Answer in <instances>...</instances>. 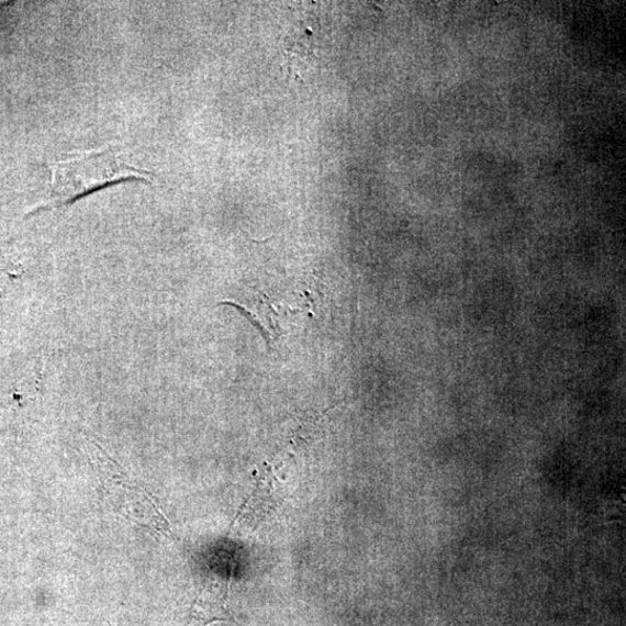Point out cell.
Masks as SVG:
<instances>
[{
  "label": "cell",
  "mask_w": 626,
  "mask_h": 626,
  "mask_svg": "<svg viewBox=\"0 0 626 626\" xmlns=\"http://www.w3.org/2000/svg\"><path fill=\"white\" fill-rule=\"evenodd\" d=\"M127 179H149V175L111 150L92 152L53 166L51 206L66 205L99 188Z\"/></svg>",
  "instance_id": "cell-1"
},
{
  "label": "cell",
  "mask_w": 626,
  "mask_h": 626,
  "mask_svg": "<svg viewBox=\"0 0 626 626\" xmlns=\"http://www.w3.org/2000/svg\"><path fill=\"white\" fill-rule=\"evenodd\" d=\"M101 485L118 511L137 525L175 539L169 521L153 498L113 462L99 463Z\"/></svg>",
  "instance_id": "cell-2"
},
{
  "label": "cell",
  "mask_w": 626,
  "mask_h": 626,
  "mask_svg": "<svg viewBox=\"0 0 626 626\" xmlns=\"http://www.w3.org/2000/svg\"><path fill=\"white\" fill-rule=\"evenodd\" d=\"M215 622L239 625L228 608V584L209 580L198 594L186 626H208Z\"/></svg>",
  "instance_id": "cell-3"
},
{
  "label": "cell",
  "mask_w": 626,
  "mask_h": 626,
  "mask_svg": "<svg viewBox=\"0 0 626 626\" xmlns=\"http://www.w3.org/2000/svg\"><path fill=\"white\" fill-rule=\"evenodd\" d=\"M281 503L280 491L273 478L266 476L258 479L256 488L241 511V522L246 526L259 525L269 513L275 512Z\"/></svg>",
  "instance_id": "cell-4"
}]
</instances>
